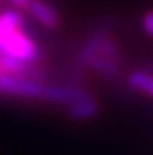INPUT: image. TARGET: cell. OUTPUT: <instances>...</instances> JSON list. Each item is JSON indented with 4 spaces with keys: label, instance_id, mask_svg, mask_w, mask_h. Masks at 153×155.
Instances as JSON below:
<instances>
[{
    "label": "cell",
    "instance_id": "277c9868",
    "mask_svg": "<svg viewBox=\"0 0 153 155\" xmlns=\"http://www.w3.org/2000/svg\"><path fill=\"white\" fill-rule=\"evenodd\" d=\"M142 27H143V31L147 35L153 36V8L148 10L143 15V18H142Z\"/></svg>",
    "mask_w": 153,
    "mask_h": 155
},
{
    "label": "cell",
    "instance_id": "3957f363",
    "mask_svg": "<svg viewBox=\"0 0 153 155\" xmlns=\"http://www.w3.org/2000/svg\"><path fill=\"white\" fill-rule=\"evenodd\" d=\"M129 84L132 89L153 97V74L145 71H135L129 76Z\"/></svg>",
    "mask_w": 153,
    "mask_h": 155
},
{
    "label": "cell",
    "instance_id": "7a4b0ae2",
    "mask_svg": "<svg viewBox=\"0 0 153 155\" xmlns=\"http://www.w3.org/2000/svg\"><path fill=\"white\" fill-rule=\"evenodd\" d=\"M66 112L71 119L74 120H86L91 117H96V114L99 112V104L92 96H87V97L81 99L78 102H72V104L66 106Z\"/></svg>",
    "mask_w": 153,
    "mask_h": 155
},
{
    "label": "cell",
    "instance_id": "6da1fadb",
    "mask_svg": "<svg viewBox=\"0 0 153 155\" xmlns=\"http://www.w3.org/2000/svg\"><path fill=\"white\" fill-rule=\"evenodd\" d=\"M27 12L30 13L41 27L49 28V30L58 28L61 23L58 12L49 5V3L43 2V0H30V5H28Z\"/></svg>",
    "mask_w": 153,
    "mask_h": 155
}]
</instances>
